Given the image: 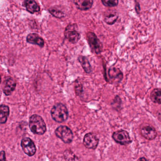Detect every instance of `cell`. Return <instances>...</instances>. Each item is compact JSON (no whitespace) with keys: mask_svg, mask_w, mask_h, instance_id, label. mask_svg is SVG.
<instances>
[{"mask_svg":"<svg viewBox=\"0 0 161 161\" xmlns=\"http://www.w3.org/2000/svg\"><path fill=\"white\" fill-rule=\"evenodd\" d=\"M57 137L61 139L65 143H70L73 139V133L66 126H60L58 127L55 131Z\"/></svg>","mask_w":161,"mask_h":161,"instance_id":"obj_3","label":"cell"},{"mask_svg":"<svg viewBox=\"0 0 161 161\" xmlns=\"http://www.w3.org/2000/svg\"><path fill=\"white\" fill-rule=\"evenodd\" d=\"M1 80H2V79H1V75H0V83H1Z\"/></svg>","mask_w":161,"mask_h":161,"instance_id":"obj_25","label":"cell"},{"mask_svg":"<svg viewBox=\"0 0 161 161\" xmlns=\"http://www.w3.org/2000/svg\"><path fill=\"white\" fill-rule=\"evenodd\" d=\"M104 6L108 7H114L118 4V0H101Z\"/></svg>","mask_w":161,"mask_h":161,"instance_id":"obj_21","label":"cell"},{"mask_svg":"<svg viewBox=\"0 0 161 161\" xmlns=\"http://www.w3.org/2000/svg\"><path fill=\"white\" fill-rule=\"evenodd\" d=\"M29 126L30 130L34 134L43 135L46 132V124L40 115H32L29 119Z\"/></svg>","mask_w":161,"mask_h":161,"instance_id":"obj_1","label":"cell"},{"mask_svg":"<svg viewBox=\"0 0 161 161\" xmlns=\"http://www.w3.org/2000/svg\"><path fill=\"white\" fill-rule=\"evenodd\" d=\"M26 41L28 43L37 45L40 47H43L44 45V42L43 39L36 34H30L27 36Z\"/></svg>","mask_w":161,"mask_h":161,"instance_id":"obj_13","label":"cell"},{"mask_svg":"<svg viewBox=\"0 0 161 161\" xmlns=\"http://www.w3.org/2000/svg\"><path fill=\"white\" fill-rule=\"evenodd\" d=\"M24 4L26 10L32 14L39 12L40 10L39 6L35 0H25Z\"/></svg>","mask_w":161,"mask_h":161,"instance_id":"obj_15","label":"cell"},{"mask_svg":"<svg viewBox=\"0 0 161 161\" xmlns=\"http://www.w3.org/2000/svg\"><path fill=\"white\" fill-rule=\"evenodd\" d=\"M64 156L66 161H80L79 158L70 150H66L64 152Z\"/></svg>","mask_w":161,"mask_h":161,"instance_id":"obj_20","label":"cell"},{"mask_svg":"<svg viewBox=\"0 0 161 161\" xmlns=\"http://www.w3.org/2000/svg\"><path fill=\"white\" fill-rule=\"evenodd\" d=\"M21 146L24 153L29 157H32L36 154V145L30 138H25L22 139Z\"/></svg>","mask_w":161,"mask_h":161,"instance_id":"obj_7","label":"cell"},{"mask_svg":"<svg viewBox=\"0 0 161 161\" xmlns=\"http://www.w3.org/2000/svg\"><path fill=\"white\" fill-rule=\"evenodd\" d=\"M138 161H147V160L145 158H141L139 159Z\"/></svg>","mask_w":161,"mask_h":161,"instance_id":"obj_24","label":"cell"},{"mask_svg":"<svg viewBox=\"0 0 161 161\" xmlns=\"http://www.w3.org/2000/svg\"><path fill=\"white\" fill-rule=\"evenodd\" d=\"M9 114V109L8 106L4 105L0 106V124H5L7 122Z\"/></svg>","mask_w":161,"mask_h":161,"instance_id":"obj_16","label":"cell"},{"mask_svg":"<svg viewBox=\"0 0 161 161\" xmlns=\"http://www.w3.org/2000/svg\"><path fill=\"white\" fill-rule=\"evenodd\" d=\"M77 28L76 25L71 24L69 25L65 29V37L71 43H77L80 39V34L77 31Z\"/></svg>","mask_w":161,"mask_h":161,"instance_id":"obj_5","label":"cell"},{"mask_svg":"<svg viewBox=\"0 0 161 161\" xmlns=\"http://www.w3.org/2000/svg\"><path fill=\"white\" fill-rule=\"evenodd\" d=\"M98 140L96 135L92 133H88L84 136L83 144L86 148L94 149L98 145Z\"/></svg>","mask_w":161,"mask_h":161,"instance_id":"obj_8","label":"cell"},{"mask_svg":"<svg viewBox=\"0 0 161 161\" xmlns=\"http://www.w3.org/2000/svg\"><path fill=\"white\" fill-rule=\"evenodd\" d=\"M77 8L81 10H87L92 6L93 0H73Z\"/></svg>","mask_w":161,"mask_h":161,"instance_id":"obj_14","label":"cell"},{"mask_svg":"<svg viewBox=\"0 0 161 161\" xmlns=\"http://www.w3.org/2000/svg\"><path fill=\"white\" fill-rule=\"evenodd\" d=\"M109 76L112 83H118L123 78V74L119 69L115 68H111L108 71Z\"/></svg>","mask_w":161,"mask_h":161,"instance_id":"obj_12","label":"cell"},{"mask_svg":"<svg viewBox=\"0 0 161 161\" xmlns=\"http://www.w3.org/2000/svg\"><path fill=\"white\" fill-rule=\"evenodd\" d=\"M51 115L53 119L58 123H63L69 117V112L66 106L62 103H58L52 108Z\"/></svg>","mask_w":161,"mask_h":161,"instance_id":"obj_2","label":"cell"},{"mask_svg":"<svg viewBox=\"0 0 161 161\" xmlns=\"http://www.w3.org/2000/svg\"><path fill=\"white\" fill-rule=\"evenodd\" d=\"M49 11L55 18L61 19L65 17V13L59 7H52L49 8Z\"/></svg>","mask_w":161,"mask_h":161,"instance_id":"obj_19","label":"cell"},{"mask_svg":"<svg viewBox=\"0 0 161 161\" xmlns=\"http://www.w3.org/2000/svg\"><path fill=\"white\" fill-rule=\"evenodd\" d=\"M75 93L77 95H80L82 92V85L79 80H76L75 83Z\"/></svg>","mask_w":161,"mask_h":161,"instance_id":"obj_22","label":"cell"},{"mask_svg":"<svg viewBox=\"0 0 161 161\" xmlns=\"http://www.w3.org/2000/svg\"><path fill=\"white\" fill-rule=\"evenodd\" d=\"M16 86V82L13 78L10 77H6L3 84V90L4 93L7 96L10 95L15 90Z\"/></svg>","mask_w":161,"mask_h":161,"instance_id":"obj_9","label":"cell"},{"mask_svg":"<svg viewBox=\"0 0 161 161\" xmlns=\"http://www.w3.org/2000/svg\"><path fill=\"white\" fill-rule=\"evenodd\" d=\"M0 161H6L5 152L4 151H2L0 152Z\"/></svg>","mask_w":161,"mask_h":161,"instance_id":"obj_23","label":"cell"},{"mask_svg":"<svg viewBox=\"0 0 161 161\" xmlns=\"http://www.w3.org/2000/svg\"><path fill=\"white\" fill-rule=\"evenodd\" d=\"M150 98L154 103L161 104V90L155 89L150 94Z\"/></svg>","mask_w":161,"mask_h":161,"instance_id":"obj_18","label":"cell"},{"mask_svg":"<svg viewBox=\"0 0 161 161\" xmlns=\"http://www.w3.org/2000/svg\"><path fill=\"white\" fill-rule=\"evenodd\" d=\"M119 15L118 12L114 9H108L104 13L103 19L107 24L112 25L115 23L118 19Z\"/></svg>","mask_w":161,"mask_h":161,"instance_id":"obj_10","label":"cell"},{"mask_svg":"<svg viewBox=\"0 0 161 161\" xmlns=\"http://www.w3.org/2000/svg\"><path fill=\"white\" fill-rule=\"evenodd\" d=\"M78 60L80 65L82 66L84 70L87 73L90 74L92 72V68L86 57L82 56H80L78 57Z\"/></svg>","mask_w":161,"mask_h":161,"instance_id":"obj_17","label":"cell"},{"mask_svg":"<svg viewBox=\"0 0 161 161\" xmlns=\"http://www.w3.org/2000/svg\"><path fill=\"white\" fill-rule=\"evenodd\" d=\"M112 138L116 143L122 145H127L132 142L128 132L125 130H118L114 132Z\"/></svg>","mask_w":161,"mask_h":161,"instance_id":"obj_6","label":"cell"},{"mask_svg":"<svg viewBox=\"0 0 161 161\" xmlns=\"http://www.w3.org/2000/svg\"><path fill=\"white\" fill-rule=\"evenodd\" d=\"M87 37L92 52L96 54L100 53L102 52L103 45L96 35L93 32H89L87 34Z\"/></svg>","mask_w":161,"mask_h":161,"instance_id":"obj_4","label":"cell"},{"mask_svg":"<svg viewBox=\"0 0 161 161\" xmlns=\"http://www.w3.org/2000/svg\"><path fill=\"white\" fill-rule=\"evenodd\" d=\"M141 133L145 139L148 140H154L157 136L156 129L149 125H146L142 128Z\"/></svg>","mask_w":161,"mask_h":161,"instance_id":"obj_11","label":"cell"}]
</instances>
